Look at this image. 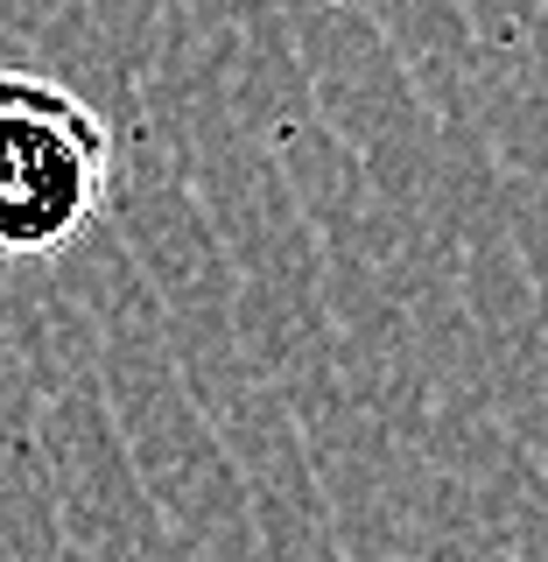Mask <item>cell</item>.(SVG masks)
<instances>
[{"instance_id":"6da1fadb","label":"cell","mask_w":548,"mask_h":562,"mask_svg":"<svg viewBox=\"0 0 548 562\" xmlns=\"http://www.w3.org/2000/svg\"><path fill=\"white\" fill-rule=\"evenodd\" d=\"M113 198V134L78 92L0 70V254L43 260L99 225Z\"/></svg>"}]
</instances>
